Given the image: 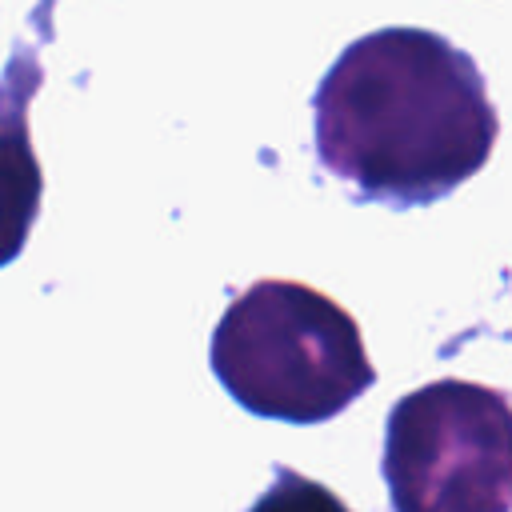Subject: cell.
I'll return each instance as SVG.
<instances>
[{
  "instance_id": "cell-1",
  "label": "cell",
  "mask_w": 512,
  "mask_h": 512,
  "mask_svg": "<svg viewBox=\"0 0 512 512\" xmlns=\"http://www.w3.org/2000/svg\"><path fill=\"white\" fill-rule=\"evenodd\" d=\"M316 156L360 200L420 208L472 180L500 136L476 60L428 28L352 40L316 96Z\"/></svg>"
},
{
  "instance_id": "cell-2",
  "label": "cell",
  "mask_w": 512,
  "mask_h": 512,
  "mask_svg": "<svg viewBox=\"0 0 512 512\" xmlns=\"http://www.w3.org/2000/svg\"><path fill=\"white\" fill-rule=\"evenodd\" d=\"M208 364L252 416L320 424L356 404L376 368L356 316L300 280H256L212 328Z\"/></svg>"
},
{
  "instance_id": "cell-3",
  "label": "cell",
  "mask_w": 512,
  "mask_h": 512,
  "mask_svg": "<svg viewBox=\"0 0 512 512\" xmlns=\"http://www.w3.org/2000/svg\"><path fill=\"white\" fill-rule=\"evenodd\" d=\"M380 468L392 512H508V396L452 376L404 392L384 424Z\"/></svg>"
},
{
  "instance_id": "cell-4",
  "label": "cell",
  "mask_w": 512,
  "mask_h": 512,
  "mask_svg": "<svg viewBox=\"0 0 512 512\" xmlns=\"http://www.w3.org/2000/svg\"><path fill=\"white\" fill-rule=\"evenodd\" d=\"M40 88L36 44H16L0 80V268H8L40 216L44 176L28 136V100Z\"/></svg>"
},
{
  "instance_id": "cell-5",
  "label": "cell",
  "mask_w": 512,
  "mask_h": 512,
  "mask_svg": "<svg viewBox=\"0 0 512 512\" xmlns=\"http://www.w3.org/2000/svg\"><path fill=\"white\" fill-rule=\"evenodd\" d=\"M248 512H352L328 484H316L308 476H300L296 468L280 464L276 480L264 496H256V504Z\"/></svg>"
}]
</instances>
